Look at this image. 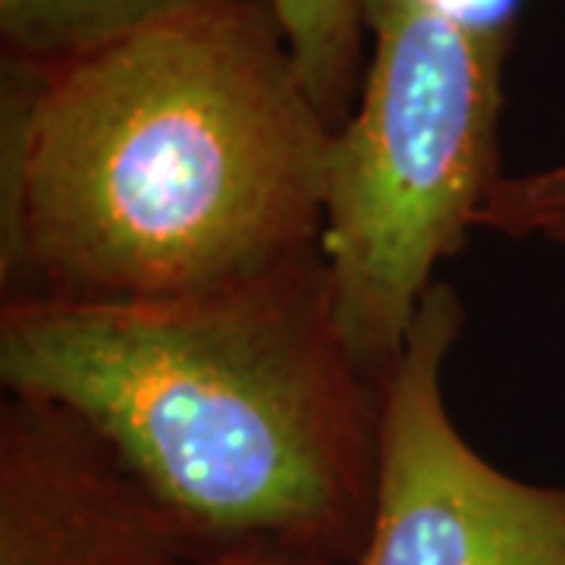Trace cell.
Returning <instances> with one entry per match:
<instances>
[{
  "instance_id": "cell-4",
  "label": "cell",
  "mask_w": 565,
  "mask_h": 565,
  "mask_svg": "<svg viewBox=\"0 0 565 565\" xmlns=\"http://www.w3.org/2000/svg\"><path fill=\"white\" fill-rule=\"evenodd\" d=\"M465 318L456 286L434 282L386 377L377 493L355 565H565V484L497 468L449 415L446 364Z\"/></svg>"
},
{
  "instance_id": "cell-2",
  "label": "cell",
  "mask_w": 565,
  "mask_h": 565,
  "mask_svg": "<svg viewBox=\"0 0 565 565\" xmlns=\"http://www.w3.org/2000/svg\"><path fill=\"white\" fill-rule=\"evenodd\" d=\"M0 384L88 424L195 553L362 556L384 384L323 252L180 299L0 302Z\"/></svg>"
},
{
  "instance_id": "cell-9",
  "label": "cell",
  "mask_w": 565,
  "mask_h": 565,
  "mask_svg": "<svg viewBox=\"0 0 565 565\" xmlns=\"http://www.w3.org/2000/svg\"><path fill=\"white\" fill-rule=\"evenodd\" d=\"M161 565H337L305 556L292 550H274V546H239V550H217V553H182Z\"/></svg>"
},
{
  "instance_id": "cell-10",
  "label": "cell",
  "mask_w": 565,
  "mask_h": 565,
  "mask_svg": "<svg viewBox=\"0 0 565 565\" xmlns=\"http://www.w3.org/2000/svg\"><path fill=\"white\" fill-rule=\"evenodd\" d=\"M546 243L553 245V248H559V252L565 255V226H563V230H556L553 236H546Z\"/></svg>"
},
{
  "instance_id": "cell-8",
  "label": "cell",
  "mask_w": 565,
  "mask_h": 565,
  "mask_svg": "<svg viewBox=\"0 0 565 565\" xmlns=\"http://www.w3.org/2000/svg\"><path fill=\"white\" fill-rule=\"evenodd\" d=\"M565 226V158L503 177L475 217V230L505 239H546Z\"/></svg>"
},
{
  "instance_id": "cell-3",
  "label": "cell",
  "mask_w": 565,
  "mask_h": 565,
  "mask_svg": "<svg viewBox=\"0 0 565 565\" xmlns=\"http://www.w3.org/2000/svg\"><path fill=\"white\" fill-rule=\"evenodd\" d=\"M522 0H367V63L337 129L323 258L352 355L386 384L440 264L505 173V61Z\"/></svg>"
},
{
  "instance_id": "cell-6",
  "label": "cell",
  "mask_w": 565,
  "mask_h": 565,
  "mask_svg": "<svg viewBox=\"0 0 565 565\" xmlns=\"http://www.w3.org/2000/svg\"><path fill=\"white\" fill-rule=\"evenodd\" d=\"M226 0H0V54L63 66Z\"/></svg>"
},
{
  "instance_id": "cell-1",
  "label": "cell",
  "mask_w": 565,
  "mask_h": 565,
  "mask_svg": "<svg viewBox=\"0 0 565 565\" xmlns=\"http://www.w3.org/2000/svg\"><path fill=\"white\" fill-rule=\"evenodd\" d=\"M337 129L267 0L0 54V302H151L323 252Z\"/></svg>"
},
{
  "instance_id": "cell-5",
  "label": "cell",
  "mask_w": 565,
  "mask_h": 565,
  "mask_svg": "<svg viewBox=\"0 0 565 565\" xmlns=\"http://www.w3.org/2000/svg\"><path fill=\"white\" fill-rule=\"evenodd\" d=\"M182 553L195 550L88 424L3 396L0 565H161Z\"/></svg>"
},
{
  "instance_id": "cell-7",
  "label": "cell",
  "mask_w": 565,
  "mask_h": 565,
  "mask_svg": "<svg viewBox=\"0 0 565 565\" xmlns=\"http://www.w3.org/2000/svg\"><path fill=\"white\" fill-rule=\"evenodd\" d=\"M367 0H267L311 98L333 129L355 110L367 63Z\"/></svg>"
}]
</instances>
